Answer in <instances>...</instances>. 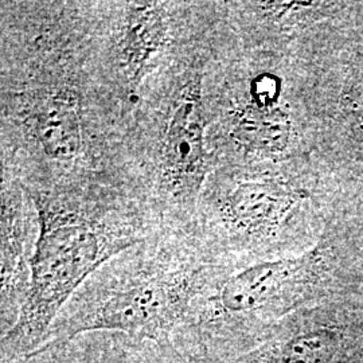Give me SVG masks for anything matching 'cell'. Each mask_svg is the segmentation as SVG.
I'll use <instances>...</instances> for the list:
<instances>
[{"label": "cell", "instance_id": "6da1fadb", "mask_svg": "<svg viewBox=\"0 0 363 363\" xmlns=\"http://www.w3.org/2000/svg\"><path fill=\"white\" fill-rule=\"evenodd\" d=\"M228 274L223 267L201 259L177 234L159 229L93 273L60 312L39 349L91 333L172 342Z\"/></svg>", "mask_w": 363, "mask_h": 363}, {"label": "cell", "instance_id": "7a4b0ae2", "mask_svg": "<svg viewBox=\"0 0 363 363\" xmlns=\"http://www.w3.org/2000/svg\"><path fill=\"white\" fill-rule=\"evenodd\" d=\"M86 181L31 191L38 237L30 284L18 322L1 335V363L23 359L42 346L54 320L104 264L152 237L159 223L142 211H116Z\"/></svg>", "mask_w": 363, "mask_h": 363}, {"label": "cell", "instance_id": "3957f363", "mask_svg": "<svg viewBox=\"0 0 363 363\" xmlns=\"http://www.w3.org/2000/svg\"><path fill=\"white\" fill-rule=\"evenodd\" d=\"M151 117L148 163L156 199L181 228L193 218L211 175L210 93L202 62L179 66L163 86Z\"/></svg>", "mask_w": 363, "mask_h": 363}, {"label": "cell", "instance_id": "277c9868", "mask_svg": "<svg viewBox=\"0 0 363 363\" xmlns=\"http://www.w3.org/2000/svg\"><path fill=\"white\" fill-rule=\"evenodd\" d=\"M31 64L18 81L1 77L3 133L13 132L28 155L61 184L84 178L88 154L86 109L82 81L61 62Z\"/></svg>", "mask_w": 363, "mask_h": 363}, {"label": "cell", "instance_id": "5b68a950", "mask_svg": "<svg viewBox=\"0 0 363 363\" xmlns=\"http://www.w3.org/2000/svg\"><path fill=\"white\" fill-rule=\"evenodd\" d=\"M181 3L121 1L112 3L106 33L104 61L113 91L133 106L145 81L167 58L177 38V13Z\"/></svg>", "mask_w": 363, "mask_h": 363}, {"label": "cell", "instance_id": "8992f818", "mask_svg": "<svg viewBox=\"0 0 363 363\" xmlns=\"http://www.w3.org/2000/svg\"><path fill=\"white\" fill-rule=\"evenodd\" d=\"M1 335L19 319L30 284V264L35 250L38 226L34 228L21 179L11 169H1Z\"/></svg>", "mask_w": 363, "mask_h": 363}, {"label": "cell", "instance_id": "52a82bcc", "mask_svg": "<svg viewBox=\"0 0 363 363\" xmlns=\"http://www.w3.org/2000/svg\"><path fill=\"white\" fill-rule=\"evenodd\" d=\"M39 350L46 351L52 363H206L171 342L121 333H91Z\"/></svg>", "mask_w": 363, "mask_h": 363}, {"label": "cell", "instance_id": "ba28073f", "mask_svg": "<svg viewBox=\"0 0 363 363\" xmlns=\"http://www.w3.org/2000/svg\"><path fill=\"white\" fill-rule=\"evenodd\" d=\"M331 355L327 331L289 325L229 363H328Z\"/></svg>", "mask_w": 363, "mask_h": 363}, {"label": "cell", "instance_id": "9c48e42d", "mask_svg": "<svg viewBox=\"0 0 363 363\" xmlns=\"http://www.w3.org/2000/svg\"><path fill=\"white\" fill-rule=\"evenodd\" d=\"M230 117V138L247 151L276 154L286 150L291 121L277 106L247 104Z\"/></svg>", "mask_w": 363, "mask_h": 363}, {"label": "cell", "instance_id": "30bf717a", "mask_svg": "<svg viewBox=\"0 0 363 363\" xmlns=\"http://www.w3.org/2000/svg\"><path fill=\"white\" fill-rule=\"evenodd\" d=\"M281 91L280 78L271 73H262L250 84V103L259 106H276Z\"/></svg>", "mask_w": 363, "mask_h": 363}, {"label": "cell", "instance_id": "8fae6325", "mask_svg": "<svg viewBox=\"0 0 363 363\" xmlns=\"http://www.w3.org/2000/svg\"><path fill=\"white\" fill-rule=\"evenodd\" d=\"M11 363H52V361H50L46 351L38 350L33 352L31 355H28L26 358H23V359H19V361Z\"/></svg>", "mask_w": 363, "mask_h": 363}]
</instances>
